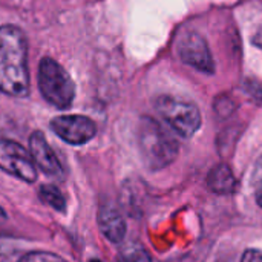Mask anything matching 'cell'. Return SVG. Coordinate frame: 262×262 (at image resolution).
I'll list each match as a JSON object with an SVG mask.
<instances>
[{
	"label": "cell",
	"mask_w": 262,
	"mask_h": 262,
	"mask_svg": "<svg viewBox=\"0 0 262 262\" xmlns=\"http://www.w3.org/2000/svg\"><path fill=\"white\" fill-rule=\"evenodd\" d=\"M0 92L15 98L29 94L28 41L14 25L0 26Z\"/></svg>",
	"instance_id": "cell-1"
},
{
	"label": "cell",
	"mask_w": 262,
	"mask_h": 262,
	"mask_svg": "<svg viewBox=\"0 0 262 262\" xmlns=\"http://www.w3.org/2000/svg\"><path fill=\"white\" fill-rule=\"evenodd\" d=\"M138 146L144 164L150 170H161L178 157L177 140L154 118L143 117L138 126Z\"/></svg>",
	"instance_id": "cell-2"
},
{
	"label": "cell",
	"mask_w": 262,
	"mask_h": 262,
	"mask_svg": "<svg viewBox=\"0 0 262 262\" xmlns=\"http://www.w3.org/2000/svg\"><path fill=\"white\" fill-rule=\"evenodd\" d=\"M43 98L57 109H69L75 98V86L66 69L51 57L41 58L37 74Z\"/></svg>",
	"instance_id": "cell-3"
},
{
	"label": "cell",
	"mask_w": 262,
	"mask_h": 262,
	"mask_svg": "<svg viewBox=\"0 0 262 262\" xmlns=\"http://www.w3.org/2000/svg\"><path fill=\"white\" fill-rule=\"evenodd\" d=\"M154 104L161 118L184 138L193 137L201 127L200 109L190 100L175 95H158Z\"/></svg>",
	"instance_id": "cell-4"
},
{
	"label": "cell",
	"mask_w": 262,
	"mask_h": 262,
	"mask_svg": "<svg viewBox=\"0 0 262 262\" xmlns=\"http://www.w3.org/2000/svg\"><path fill=\"white\" fill-rule=\"evenodd\" d=\"M0 169L25 183L37 180V166L31 152L12 140H0Z\"/></svg>",
	"instance_id": "cell-5"
},
{
	"label": "cell",
	"mask_w": 262,
	"mask_h": 262,
	"mask_svg": "<svg viewBox=\"0 0 262 262\" xmlns=\"http://www.w3.org/2000/svg\"><path fill=\"white\" fill-rule=\"evenodd\" d=\"M177 52L181 61L192 66L193 69L209 75L215 72V61L210 54L209 45L206 38L198 32H187L186 35H183L178 41Z\"/></svg>",
	"instance_id": "cell-6"
},
{
	"label": "cell",
	"mask_w": 262,
	"mask_h": 262,
	"mask_svg": "<svg viewBox=\"0 0 262 262\" xmlns=\"http://www.w3.org/2000/svg\"><path fill=\"white\" fill-rule=\"evenodd\" d=\"M52 132L64 143L81 146L91 141L97 134L95 123L84 115H60L51 121Z\"/></svg>",
	"instance_id": "cell-7"
},
{
	"label": "cell",
	"mask_w": 262,
	"mask_h": 262,
	"mask_svg": "<svg viewBox=\"0 0 262 262\" xmlns=\"http://www.w3.org/2000/svg\"><path fill=\"white\" fill-rule=\"evenodd\" d=\"M29 152H31V157L35 163V166L43 173L54 177V178L63 177V167H61L55 152L52 150V147L49 146V143L46 141V138L41 132L37 130L31 135Z\"/></svg>",
	"instance_id": "cell-8"
},
{
	"label": "cell",
	"mask_w": 262,
	"mask_h": 262,
	"mask_svg": "<svg viewBox=\"0 0 262 262\" xmlns=\"http://www.w3.org/2000/svg\"><path fill=\"white\" fill-rule=\"evenodd\" d=\"M98 226L111 243H121L126 236V223L118 209L111 203H103L98 210Z\"/></svg>",
	"instance_id": "cell-9"
},
{
	"label": "cell",
	"mask_w": 262,
	"mask_h": 262,
	"mask_svg": "<svg viewBox=\"0 0 262 262\" xmlns=\"http://www.w3.org/2000/svg\"><path fill=\"white\" fill-rule=\"evenodd\" d=\"M207 184L212 192L220 193V195H229V193L235 192L238 183H236V178H235L232 169L226 164H220L210 170Z\"/></svg>",
	"instance_id": "cell-10"
},
{
	"label": "cell",
	"mask_w": 262,
	"mask_h": 262,
	"mask_svg": "<svg viewBox=\"0 0 262 262\" xmlns=\"http://www.w3.org/2000/svg\"><path fill=\"white\" fill-rule=\"evenodd\" d=\"M38 198H40L45 204L51 206L52 209H55V210H58V212H64V209H66L64 196H63V193H61L55 186H51V184L41 186L40 190H38Z\"/></svg>",
	"instance_id": "cell-11"
},
{
	"label": "cell",
	"mask_w": 262,
	"mask_h": 262,
	"mask_svg": "<svg viewBox=\"0 0 262 262\" xmlns=\"http://www.w3.org/2000/svg\"><path fill=\"white\" fill-rule=\"evenodd\" d=\"M18 262H66L63 258L54 255V253H48V252H31L26 253L25 256L20 258Z\"/></svg>",
	"instance_id": "cell-12"
},
{
	"label": "cell",
	"mask_w": 262,
	"mask_h": 262,
	"mask_svg": "<svg viewBox=\"0 0 262 262\" xmlns=\"http://www.w3.org/2000/svg\"><path fill=\"white\" fill-rule=\"evenodd\" d=\"M120 262H152L149 255L140 249V247H132L129 250H126V253L123 255L121 261Z\"/></svg>",
	"instance_id": "cell-13"
},
{
	"label": "cell",
	"mask_w": 262,
	"mask_h": 262,
	"mask_svg": "<svg viewBox=\"0 0 262 262\" xmlns=\"http://www.w3.org/2000/svg\"><path fill=\"white\" fill-rule=\"evenodd\" d=\"M233 109H235V104H233V101L229 97H220L215 101V111L221 117H229L233 112Z\"/></svg>",
	"instance_id": "cell-14"
},
{
	"label": "cell",
	"mask_w": 262,
	"mask_h": 262,
	"mask_svg": "<svg viewBox=\"0 0 262 262\" xmlns=\"http://www.w3.org/2000/svg\"><path fill=\"white\" fill-rule=\"evenodd\" d=\"M241 262H262V250L258 249H249L244 252Z\"/></svg>",
	"instance_id": "cell-15"
},
{
	"label": "cell",
	"mask_w": 262,
	"mask_h": 262,
	"mask_svg": "<svg viewBox=\"0 0 262 262\" xmlns=\"http://www.w3.org/2000/svg\"><path fill=\"white\" fill-rule=\"evenodd\" d=\"M252 43H253L258 49H261L262 51V28H259V29L255 32V35L252 37Z\"/></svg>",
	"instance_id": "cell-16"
},
{
	"label": "cell",
	"mask_w": 262,
	"mask_h": 262,
	"mask_svg": "<svg viewBox=\"0 0 262 262\" xmlns=\"http://www.w3.org/2000/svg\"><path fill=\"white\" fill-rule=\"evenodd\" d=\"M261 180H262V157H261V160L258 161L256 169H255V173H253V181H255V184H256L258 181H261Z\"/></svg>",
	"instance_id": "cell-17"
},
{
	"label": "cell",
	"mask_w": 262,
	"mask_h": 262,
	"mask_svg": "<svg viewBox=\"0 0 262 262\" xmlns=\"http://www.w3.org/2000/svg\"><path fill=\"white\" fill-rule=\"evenodd\" d=\"M255 186H256V201H258V204L262 207V180L258 181Z\"/></svg>",
	"instance_id": "cell-18"
},
{
	"label": "cell",
	"mask_w": 262,
	"mask_h": 262,
	"mask_svg": "<svg viewBox=\"0 0 262 262\" xmlns=\"http://www.w3.org/2000/svg\"><path fill=\"white\" fill-rule=\"evenodd\" d=\"M5 218H6V213H5V210L0 207V221H2V220H5Z\"/></svg>",
	"instance_id": "cell-19"
},
{
	"label": "cell",
	"mask_w": 262,
	"mask_h": 262,
	"mask_svg": "<svg viewBox=\"0 0 262 262\" xmlns=\"http://www.w3.org/2000/svg\"><path fill=\"white\" fill-rule=\"evenodd\" d=\"M91 262H101V261H95V259H94V261H91Z\"/></svg>",
	"instance_id": "cell-20"
}]
</instances>
